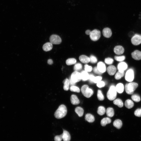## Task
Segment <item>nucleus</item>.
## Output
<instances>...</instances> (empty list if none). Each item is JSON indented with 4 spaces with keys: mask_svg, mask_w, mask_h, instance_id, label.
Masks as SVG:
<instances>
[{
    "mask_svg": "<svg viewBox=\"0 0 141 141\" xmlns=\"http://www.w3.org/2000/svg\"><path fill=\"white\" fill-rule=\"evenodd\" d=\"M67 110L66 107L64 105H60L55 113L54 115L55 118L60 119L64 117L66 115Z\"/></svg>",
    "mask_w": 141,
    "mask_h": 141,
    "instance_id": "f257e3e1",
    "label": "nucleus"
},
{
    "mask_svg": "<svg viewBox=\"0 0 141 141\" xmlns=\"http://www.w3.org/2000/svg\"><path fill=\"white\" fill-rule=\"evenodd\" d=\"M138 85L134 82H131L126 84L125 86V89L126 93L129 95L132 94L137 87Z\"/></svg>",
    "mask_w": 141,
    "mask_h": 141,
    "instance_id": "f03ea898",
    "label": "nucleus"
},
{
    "mask_svg": "<svg viewBox=\"0 0 141 141\" xmlns=\"http://www.w3.org/2000/svg\"><path fill=\"white\" fill-rule=\"evenodd\" d=\"M116 92L115 86L113 85L110 86L107 94L108 99L110 101L114 100L116 97Z\"/></svg>",
    "mask_w": 141,
    "mask_h": 141,
    "instance_id": "7ed1b4c3",
    "label": "nucleus"
},
{
    "mask_svg": "<svg viewBox=\"0 0 141 141\" xmlns=\"http://www.w3.org/2000/svg\"><path fill=\"white\" fill-rule=\"evenodd\" d=\"M81 91L83 95L87 98L91 97L93 93L92 90L89 88L88 86L86 85L82 86L81 88Z\"/></svg>",
    "mask_w": 141,
    "mask_h": 141,
    "instance_id": "20e7f679",
    "label": "nucleus"
},
{
    "mask_svg": "<svg viewBox=\"0 0 141 141\" xmlns=\"http://www.w3.org/2000/svg\"><path fill=\"white\" fill-rule=\"evenodd\" d=\"M90 35L91 39L93 41L98 40L101 36V32L98 30L94 29L91 31Z\"/></svg>",
    "mask_w": 141,
    "mask_h": 141,
    "instance_id": "39448f33",
    "label": "nucleus"
},
{
    "mask_svg": "<svg viewBox=\"0 0 141 141\" xmlns=\"http://www.w3.org/2000/svg\"><path fill=\"white\" fill-rule=\"evenodd\" d=\"M70 78L75 83L79 82L81 79L80 73L76 71L72 74Z\"/></svg>",
    "mask_w": 141,
    "mask_h": 141,
    "instance_id": "423d86ee",
    "label": "nucleus"
},
{
    "mask_svg": "<svg viewBox=\"0 0 141 141\" xmlns=\"http://www.w3.org/2000/svg\"><path fill=\"white\" fill-rule=\"evenodd\" d=\"M50 42L54 44H58L61 42V38L58 36L56 35H52L49 38Z\"/></svg>",
    "mask_w": 141,
    "mask_h": 141,
    "instance_id": "0eeeda50",
    "label": "nucleus"
},
{
    "mask_svg": "<svg viewBox=\"0 0 141 141\" xmlns=\"http://www.w3.org/2000/svg\"><path fill=\"white\" fill-rule=\"evenodd\" d=\"M131 42L135 45L140 44L141 43V34H135L132 38Z\"/></svg>",
    "mask_w": 141,
    "mask_h": 141,
    "instance_id": "6e6552de",
    "label": "nucleus"
},
{
    "mask_svg": "<svg viewBox=\"0 0 141 141\" xmlns=\"http://www.w3.org/2000/svg\"><path fill=\"white\" fill-rule=\"evenodd\" d=\"M125 78L126 80L128 82H131L134 78V72L132 69L128 70L126 72Z\"/></svg>",
    "mask_w": 141,
    "mask_h": 141,
    "instance_id": "1a4fd4ad",
    "label": "nucleus"
},
{
    "mask_svg": "<svg viewBox=\"0 0 141 141\" xmlns=\"http://www.w3.org/2000/svg\"><path fill=\"white\" fill-rule=\"evenodd\" d=\"M132 57L134 59L139 60H141V51L136 50L131 53Z\"/></svg>",
    "mask_w": 141,
    "mask_h": 141,
    "instance_id": "9d476101",
    "label": "nucleus"
},
{
    "mask_svg": "<svg viewBox=\"0 0 141 141\" xmlns=\"http://www.w3.org/2000/svg\"><path fill=\"white\" fill-rule=\"evenodd\" d=\"M128 66L127 64L125 62H121L118 65V71L122 72H124L127 68Z\"/></svg>",
    "mask_w": 141,
    "mask_h": 141,
    "instance_id": "9b49d317",
    "label": "nucleus"
},
{
    "mask_svg": "<svg viewBox=\"0 0 141 141\" xmlns=\"http://www.w3.org/2000/svg\"><path fill=\"white\" fill-rule=\"evenodd\" d=\"M114 51L116 54L120 55L123 53L124 51V48L121 46H117L114 48Z\"/></svg>",
    "mask_w": 141,
    "mask_h": 141,
    "instance_id": "f8f14e48",
    "label": "nucleus"
},
{
    "mask_svg": "<svg viewBox=\"0 0 141 141\" xmlns=\"http://www.w3.org/2000/svg\"><path fill=\"white\" fill-rule=\"evenodd\" d=\"M97 67L99 71L102 73L105 72L106 70L105 65L102 62H99L98 63Z\"/></svg>",
    "mask_w": 141,
    "mask_h": 141,
    "instance_id": "ddd939ff",
    "label": "nucleus"
},
{
    "mask_svg": "<svg viewBox=\"0 0 141 141\" xmlns=\"http://www.w3.org/2000/svg\"><path fill=\"white\" fill-rule=\"evenodd\" d=\"M102 33L103 36L107 38L110 37L112 34L111 29L107 27L104 28L103 29L102 31Z\"/></svg>",
    "mask_w": 141,
    "mask_h": 141,
    "instance_id": "4468645a",
    "label": "nucleus"
},
{
    "mask_svg": "<svg viewBox=\"0 0 141 141\" xmlns=\"http://www.w3.org/2000/svg\"><path fill=\"white\" fill-rule=\"evenodd\" d=\"M62 138L63 141H70V136L69 132L66 130H63L62 134Z\"/></svg>",
    "mask_w": 141,
    "mask_h": 141,
    "instance_id": "2eb2a0df",
    "label": "nucleus"
},
{
    "mask_svg": "<svg viewBox=\"0 0 141 141\" xmlns=\"http://www.w3.org/2000/svg\"><path fill=\"white\" fill-rule=\"evenodd\" d=\"M107 70L108 74L111 75H114L116 70V67L113 65H110L109 66Z\"/></svg>",
    "mask_w": 141,
    "mask_h": 141,
    "instance_id": "dca6fc26",
    "label": "nucleus"
},
{
    "mask_svg": "<svg viewBox=\"0 0 141 141\" xmlns=\"http://www.w3.org/2000/svg\"><path fill=\"white\" fill-rule=\"evenodd\" d=\"M70 101L71 103L74 105L79 104L80 101L77 96L74 95H72L70 98Z\"/></svg>",
    "mask_w": 141,
    "mask_h": 141,
    "instance_id": "f3484780",
    "label": "nucleus"
},
{
    "mask_svg": "<svg viewBox=\"0 0 141 141\" xmlns=\"http://www.w3.org/2000/svg\"><path fill=\"white\" fill-rule=\"evenodd\" d=\"M81 79L83 81H85L89 79V74L85 70L82 71L81 72Z\"/></svg>",
    "mask_w": 141,
    "mask_h": 141,
    "instance_id": "a211bd4d",
    "label": "nucleus"
},
{
    "mask_svg": "<svg viewBox=\"0 0 141 141\" xmlns=\"http://www.w3.org/2000/svg\"><path fill=\"white\" fill-rule=\"evenodd\" d=\"M52 45L50 42H48L45 43L43 46V50L46 51H49L51 50Z\"/></svg>",
    "mask_w": 141,
    "mask_h": 141,
    "instance_id": "6ab92c4d",
    "label": "nucleus"
},
{
    "mask_svg": "<svg viewBox=\"0 0 141 141\" xmlns=\"http://www.w3.org/2000/svg\"><path fill=\"white\" fill-rule=\"evenodd\" d=\"M79 59L80 61L84 63H87L90 62V58L87 56L84 55L80 56Z\"/></svg>",
    "mask_w": 141,
    "mask_h": 141,
    "instance_id": "aec40b11",
    "label": "nucleus"
},
{
    "mask_svg": "<svg viewBox=\"0 0 141 141\" xmlns=\"http://www.w3.org/2000/svg\"><path fill=\"white\" fill-rule=\"evenodd\" d=\"M122 121L119 119L115 120L113 122L114 126L118 129H120L122 127Z\"/></svg>",
    "mask_w": 141,
    "mask_h": 141,
    "instance_id": "412c9836",
    "label": "nucleus"
},
{
    "mask_svg": "<svg viewBox=\"0 0 141 141\" xmlns=\"http://www.w3.org/2000/svg\"><path fill=\"white\" fill-rule=\"evenodd\" d=\"M85 120L89 122H92L95 121V118L93 115L90 114H87L85 116Z\"/></svg>",
    "mask_w": 141,
    "mask_h": 141,
    "instance_id": "4be33fe9",
    "label": "nucleus"
},
{
    "mask_svg": "<svg viewBox=\"0 0 141 141\" xmlns=\"http://www.w3.org/2000/svg\"><path fill=\"white\" fill-rule=\"evenodd\" d=\"M116 91L119 93H122L124 91V87L123 84L121 83L118 84L116 86Z\"/></svg>",
    "mask_w": 141,
    "mask_h": 141,
    "instance_id": "5701e85b",
    "label": "nucleus"
},
{
    "mask_svg": "<svg viewBox=\"0 0 141 141\" xmlns=\"http://www.w3.org/2000/svg\"><path fill=\"white\" fill-rule=\"evenodd\" d=\"M111 122V119L108 117L104 118L101 120V125L103 126H104L108 124H110Z\"/></svg>",
    "mask_w": 141,
    "mask_h": 141,
    "instance_id": "b1692460",
    "label": "nucleus"
},
{
    "mask_svg": "<svg viewBox=\"0 0 141 141\" xmlns=\"http://www.w3.org/2000/svg\"><path fill=\"white\" fill-rule=\"evenodd\" d=\"M125 105L126 107L128 109H130L133 107L134 104L132 100L128 99L125 101Z\"/></svg>",
    "mask_w": 141,
    "mask_h": 141,
    "instance_id": "393cba45",
    "label": "nucleus"
},
{
    "mask_svg": "<svg viewBox=\"0 0 141 141\" xmlns=\"http://www.w3.org/2000/svg\"><path fill=\"white\" fill-rule=\"evenodd\" d=\"M75 111L79 117H81L83 116L84 110L81 107H77L75 108Z\"/></svg>",
    "mask_w": 141,
    "mask_h": 141,
    "instance_id": "a878e982",
    "label": "nucleus"
},
{
    "mask_svg": "<svg viewBox=\"0 0 141 141\" xmlns=\"http://www.w3.org/2000/svg\"><path fill=\"white\" fill-rule=\"evenodd\" d=\"M106 112L107 116L109 117H112L114 115V110L112 108H108L106 110Z\"/></svg>",
    "mask_w": 141,
    "mask_h": 141,
    "instance_id": "bb28decb",
    "label": "nucleus"
},
{
    "mask_svg": "<svg viewBox=\"0 0 141 141\" xmlns=\"http://www.w3.org/2000/svg\"><path fill=\"white\" fill-rule=\"evenodd\" d=\"M64 84L63 88L65 91L68 90L69 88V80L67 78L65 79L63 81Z\"/></svg>",
    "mask_w": 141,
    "mask_h": 141,
    "instance_id": "cd10ccee",
    "label": "nucleus"
},
{
    "mask_svg": "<svg viewBox=\"0 0 141 141\" xmlns=\"http://www.w3.org/2000/svg\"><path fill=\"white\" fill-rule=\"evenodd\" d=\"M113 103L117 105L119 107L121 108L123 106V103L122 101L119 98H117L113 101Z\"/></svg>",
    "mask_w": 141,
    "mask_h": 141,
    "instance_id": "c85d7f7f",
    "label": "nucleus"
},
{
    "mask_svg": "<svg viewBox=\"0 0 141 141\" xmlns=\"http://www.w3.org/2000/svg\"><path fill=\"white\" fill-rule=\"evenodd\" d=\"M105 112V109L103 106H99L98 109L97 113L98 114L100 115H104Z\"/></svg>",
    "mask_w": 141,
    "mask_h": 141,
    "instance_id": "c756f323",
    "label": "nucleus"
},
{
    "mask_svg": "<svg viewBox=\"0 0 141 141\" xmlns=\"http://www.w3.org/2000/svg\"><path fill=\"white\" fill-rule=\"evenodd\" d=\"M76 60L74 58H71L67 59L66 61V64L68 65H70L76 63Z\"/></svg>",
    "mask_w": 141,
    "mask_h": 141,
    "instance_id": "7c9ffc66",
    "label": "nucleus"
},
{
    "mask_svg": "<svg viewBox=\"0 0 141 141\" xmlns=\"http://www.w3.org/2000/svg\"><path fill=\"white\" fill-rule=\"evenodd\" d=\"M124 75V72H121L118 71L116 74L115 78L117 80H119L123 77Z\"/></svg>",
    "mask_w": 141,
    "mask_h": 141,
    "instance_id": "2f4dec72",
    "label": "nucleus"
},
{
    "mask_svg": "<svg viewBox=\"0 0 141 141\" xmlns=\"http://www.w3.org/2000/svg\"><path fill=\"white\" fill-rule=\"evenodd\" d=\"M131 98L133 100L136 102H138L140 100V97L137 94H133L131 96Z\"/></svg>",
    "mask_w": 141,
    "mask_h": 141,
    "instance_id": "473e14b6",
    "label": "nucleus"
},
{
    "mask_svg": "<svg viewBox=\"0 0 141 141\" xmlns=\"http://www.w3.org/2000/svg\"><path fill=\"white\" fill-rule=\"evenodd\" d=\"M82 68V64L80 63H77L75 64L74 67V70L75 71H80Z\"/></svg>",
    "mask_w": 141,
    "mask_h": 141,
    "instance_id": "72a5a7b5",
    "label": "nucleus"
},
{
    "mask_svg": "<svg viewBox=\"0 0 141 141\" xmlns=\"http://www.w3.org/2000/svg\"><path fill=\"white\" fill-rule=\"evenodd\" d=\"M97 97L98 100L103 101L104 99V96L102 94V91L100 90H98L97 91Z\"/></svg>",
    "mask_w": 141,
    "mask_h": 141,
    "instance_id": "f704fd0d",
    "label": "nucleus"
},
{
    "mask_svg": "<svg viewBox=\"0 0 141 141\" xmlns=\"http://www.w3.org/2000/svg\"><path fill=\"white\" fill-rule=\"evenodd\" d=\"M69 89L70 91L72 92L78 93H79L80 92L79 88L78 87L74 85L71 86L69 88Z\"/></svg>",
    "mask_w": 141,
    "mask_h": 141,
    "instance_id": "c9c22d12",
    "label": "nucleus"
},
{
    "mask_svg": "<svg viewBox=\"0 0 141 141\" xmlns=\"http://www.w3.org/2000/svg\"><path fill=\"white\" fill-rule=\"evenodd\" d=\"M104 62L107 64L110 65L113 63L114 62V60L111 58L108 57L105 59Z\"/></svg>",
    "mask_w": 141,
    "mask_h": 141,
    "instance_id": "e433bc0d",
    "label": "nucleus"
},
{
    "mask_svg": "<svg viewBox=\"0 0 141 141\" xmlns=\"http://www.w3.org/2000/svg\"><path fill=\"white\" fill-rule=\"evenodd\" d=\"M114 58L115 60L117 61L122 62L125 60V57L124 56H115L114 57Z\"/></svg>",
    "mask_w": 141,
    "mask_h": 141,
    "instance_id": "4c0bfd02",
    "label": "nucleus"
},
{
    "mask_svg": "<svg viewBox=\"0 0 141 141\" xmlns=\"http://www.w3.org/2000/svg\"><path fill=\"white\" fill-rule=\"evenodd\" d=\"M90 60L91 63H96L97 62V59L96 57L93 55H91L90 57Z\"/></svg>",
    "mask_w": 141,
    "mask_h": 141,
    "instance_id": "58836bf2",
    "label": "nucleus"
},
{
    "mask_svg": "<svg viewBox=\"0 0 141 141\" xmlns=\"http://www.w3.org/2000/svg\"><path fill=\"white\" fill-rule=\"evenodd\" d=\"M102 77L101 76L95 77L93 80V83H97L101 81Z\"/></svg>",
    "mask_w": 141,
    "mask_h": 141,
    "instance_id": "ea45409f",
    "label": "nucleus"
},
{
    "mask_svg": "<svg viewBox=\"0 0 141 141\" xmlns=\"http://www.w3.org/2000/svg\"><path fill=\"white\" fill-rule=\"evenodd\" d=\"M134 115L137 117H141V109L140 108L137 109L134 112Z\"/></svg>",
    "mask_w": 141,
    "mask_h": 141,
    "instance_id": "a19ab883",
    "label": "nucleus"
},
{
    "mask_svg": "<svg viewBox=\"0 0 141 141\" xmlns=\"http://www.w3.org/2000/svg\"><path fill=\"white\" fill-rule=\"evenodd\" d=\"M85 70L87 72H90L92 69L91 66H89L87 64H85L84 66Z\"/></svg>",
    "mask_w": 141,
    "mask_h": 141,
    "instance_id": "79ce46f5",
    "label": "nucleus"
},
{
    "mask_svg": "<svg viewBox=\"0 0 141 141\" xmlns=\"http://www.w3.org/2000/svg\"><path fill=\"white\" fill-rule=\"evenodd\" d=\"M105 85V84L104 82L102 81H101L97 83V86L99 88H101L104 87Z\"/></svg>",
    "mask_w": 141,
    "mask_h": 141,
    "instance_id": "37998d69",
    "label": "nucleus"
},
{
    "mask_svg": "<svg viewBox=\"0 0 141 141\" xmlns=\"http://www.w3.org/2000/svg\"><path fill=\"white\" fill-rule=\"evenodd\" d=\"M62 139V134L60 135L55 136L54 138L55 141H61Z\"/></svg>",
    "mask_w": 141,
    "mask_h": 141,
    "instance_id": "c03bdc74",
    "label": "nucleus"
},
{
    "mask_svg": "<svg viewBox=\"0 0 141 141\" xmlns=\"http://www.w3.org/2000/svg\"><path fill=\"white\" fill-rule=\"evenodd\" d=\"M93 71L94 72L97 74L101 75L103 73L101 72L98 70L97 67H95L93 69Z\"/></svg>",
    "mask_w": 141,
    "mask_h": 141,
    "instance_id": "a18cd8bd",
    "label": "nucleus"
},
{
    "mask_svg": "<svg viewBox=\"0 0 141 141\" xmlns=\"http://www.w3.org/2000/svg\"><path fill=\"white\" fill-rule=\"evenodd\" d=\"M89 74V80L90 82L91 83H93V80L95 77L94 75L92 74Z\"/></svg>",
    "mask_w": 141,
    "mask_h": 141,
    "instance_id": "49530a36",
    "label": "nucleus"
},
{
    "mask_svg": "<svg viewBox=\"0 0 141 141\" xmlns=\"http://www.w3.org/2000/svg\"><path fill=\"white\" fill-rule=\"evenodd\" d=\"M69 85H70L71 86H74L75 84V83L73 82L72 80L70 78H69Z\"/></svg>",
    "mask_w": 141,
    "mask_h": 141,
    "instance_id": "de8ad7c7",
    "label": "nucleus"
},
{
    "mask_svg": "<svg viewBox=\"0 0 141 141\" xmlns=\"http://www.w3.org/2000/svg\"><path fill=\"white\" fill-rule=\"evenodd\" d=\"M47 63L49 64H52L53 63V62L52 60L49 59L48 60Z\"/></svg>",
    "mask_w": 141,
    "mask_h": 141,
    "instance_id": "09e8293b",
    "label": "nucleus"
},
{
    "mask_svg": "<svg viewBox=\"0 0 141 141\" xmlns=\"http://www.w3.org/2000/svg\"><path fill=\"white\" fill-rule=\"evenodd\" d=\"M91 31L89 30H87L85 31V33L87 35H90L91 32Z\"/></svg>",
    "mask_w": 141,
    "mask_h": 141,
    "instance_id": "8fccbe9b",
    "label": "nucleus"
},
{
    "mask_svg": "<svg viewBox=\"0 0 141 141\" xmlns=\"http://www.w3.org/2000/svg\"><path fill=\"white\" fill-rule=\"evenodd\" d=\"M140 109H141V108H140Z\"/></svg>",
    "mask_w": 141,
    "mask_h": 141,
    "instance_id": "3c124183",
    "label": "nucleus"
}]
</instances>
